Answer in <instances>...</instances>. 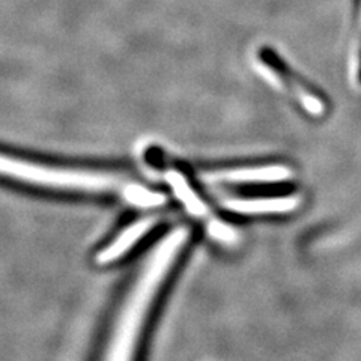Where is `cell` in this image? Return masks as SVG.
I'll list each match as a JSON object with an SVG mask.
<instances>
[{
	"instance_id": "6da1fadb",
	"label": "cell",
	"mask_w": 361,
	"mask_h": 361,
	"mask_svg": "<svg viewBox=\"0 0 361 361\" xmlns=\"http://www.w3.org/2000/svg\"><path fill=\"white\" fill-rule=\"evenodd\" d=\"M0 178L56 195L122 197L140 208L160 207L166 196L119 167L59 161L0 145Z\"/></svg>"
},
{
	"instance_id": "7a4b0ae2",
	"label": "cell",
	"mask_w": 361,
	"mask_h": 361,
	"mask_svg": "<svg viewBox=\"0 0 361 361\" xmlns=\"http://www.w3.org/2000/svg\"><path fill=\"white\" fill-rule=\"evenodd\" d=\"M202 228H191L160 271L142 269L122 301L104 348L103 361H143L158 318L179 276L202 240Z\"/></svg>"
},
{
	"instance_id": "3957f363",
	"label": "cell",
	"mask_w": 361,
	"mask_h": 361,
	"mask_svg": "<svg viewBox=\"0 0 361 361\" xmlns=\"http://www.w3.org/2000/svg\"><path fill=\"white\" fill-rule=\"evenodd\" d=\"M172 229L173 226L171 223L158 221L152 217L134 220L98 247L94 253V262L99 267L115 265L131 253L158 244Z\"/></svg>"
},
{
	"instance_id": "277c9868",
	"label": "cell",
	"mask_w": 361,
	"mask_h": 361,
	"mask_svg": "<svg viewBox=\"0 0 361 361\" xmlns=\"http://www.w3.org/2000/svg\"><path fill=\"white\" fill-rule=\"evenodd\" d=\"M257 59L271 74L276 75L292 97L298 99V103L306 107L313 115H325L330 110V98L324 94L319 87L310 83L307 78L298 74L290 65L285 62L281 56L271 47H261L257 51Z\"/></svg>"
},
{
	"instance_id": "5b68a950",
	"label": "cell",
	"mask_w": 361,
	"mask_h": 361,
	"mask_svg": "<svg viewBox=\"0 0 361 361\" xmlns=\"http://www.w3.org/2000/svg\"><path fill=\"white\" fill-rule=\"evenodd\" d=\"M226 196L238 200H271L285 199L298 193V184L293 180H261V183H221Z\"/></svg>"
},
{
	"instance_id": "8992f818",
	"label": "cell",
	"mask_w": 361,
	"mask_h": 361,
	"mask_svg": "<svg viewBox=\"0 0 361 361\" xmlns=\"http://www.w3.org/2000/svg\"><path fill=\"white\" fill-rule=\"evenodd\" d=\"M286 163L281 157H243V158H228V160H208L197 163L196 169L202 172H229V171H248V169H262L269 166H277Z\"/></svg>"
},
{
	"instance_id": "52a82bcc",
	"label": "cell",
	"mask_w": 361,
	"mask_h": 361,
	"mask_svg": "<svg viewBox=\"0 0 361 361\" xmlns=\"http://www.w3.org/2000/svg\"><path fill=\"white\" fill-rule=\"evenodd\" d=\"M357 82L361 83V33H360V41H358V45H357Z\"/></svg>"
}]
</instances>
